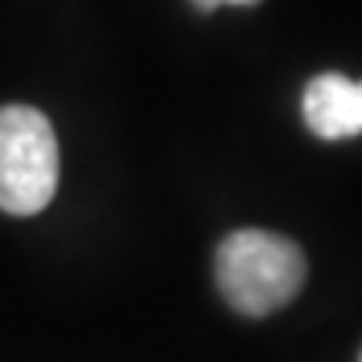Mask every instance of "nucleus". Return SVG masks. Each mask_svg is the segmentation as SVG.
<instances>
[{
  "instance_id": "nucleus-4",
  "label": "nucleus",
  "mask_w": 362,
  "mask_h": 362,
  "mask_svg": "<svg viewBox=\"0 0 362 362\" xmlns=\"http://www.w3.org/2000/svg\"><path fill=\"white\" fill-rule=\"evenodd\" d=\"M198 11H215L218 4H242V7H252V4H259V0H192Z\"/></svg>"
},
{
  "instance_id": "nucleus-5",
  "label": "nucleus",
  "mask_w": 362,
  "mask_h": 362,
  "mask_svg": "<svg viewBox=\"0 0 362 362\" xmlns=\"http://www.w3.org/2000/svg\"><path fill=\"white\" fill-rule=\"evenodd\" d=\"M359 362H362V356H359Z\"/></svg>"
},
{
  "instance_id": "nucleus-2",
  "label": "nucleus",
  "mask_w": 362,
  "mask_h": 362,
  "mask_svg": "<svg viewBox=\"0 0 362 362\" xmlns=\"http://www.w3.org/2000/svg\"><path fill=\"white\" fill-rule=\"evenodd\" d=\"M61 155L51 121L30 104L0 107V208L7 215H37L51 205Z\"/></svg>"
},
{
  "instance_id": "nucleus-1",
  "label": "nucleus",
  "mask_w": 362,
  "mask_h": 362,
  "mask_svg": "<svg viewBox=\"0 0 362 362\" xmlns=\"http://www.w3.org/2000/svg\"><path fill=\"white\" fill-rule=\"evenodd\" d=\"M309 275L305 255L292 238L245 228L232 232L215 252V282L225 302L248 319L285 309Z\"/></svg>"
},
{
  "instance_id": "nucleus-3",
  "label": "nucleus",
  "mask_w": 362,
  "mask_h": 362,
  "mask_svg": "<svg viewBox=\"0 0 362 362\" xmlns=\"http://www.w3.org/2000/svg\"><path fill=\"white\" fill-rule=\"evenodd\" d=\"M302 115L312 134L325 141L362 134V81H349L342 74L312 78L302 98Z\"/></svg>"
}]
</instances>
